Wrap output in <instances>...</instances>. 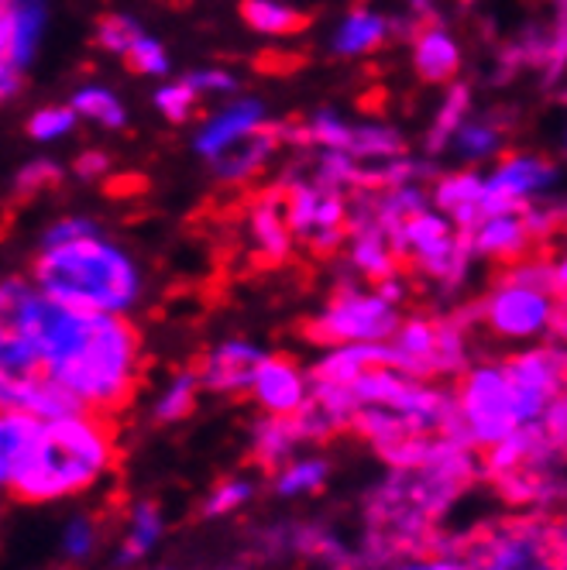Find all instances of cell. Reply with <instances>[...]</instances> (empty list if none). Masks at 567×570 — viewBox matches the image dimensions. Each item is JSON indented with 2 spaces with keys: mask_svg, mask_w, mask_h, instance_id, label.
<instances>
[{
  "mask_svg": "<svg viewBox=\"0 0 567 570\" xmlns=\"http://www.w3.org/2000/svg\"><path fill=\"white\" fill-rule=\"evenodd\" d=\"M519 217H522L526 234L534 237V244L547 240V237L560 227V207L554 210V203H544V196H540V199H534V203H526Z\"/></svg>",
  "mask_w": 567,
  "mask_h": 570,
  "instance_id": "b9f144b4",
  "label": "cell"
},
{
  "mask_svg": "<svg viewBox=\"0 0 567 570\" xmlns=\"http://www.w3.org/2000/svg\"><path fill=\"white\" fill-rule=\"evenodd\" d=\"M567 402H557L544 420L519 426L489 451H481L478 478L492 492L526 515H554L564 495V440Z\"/></svg>",
  "mask_w": 567,
  "mask_h": 570,
  "instance_id": "5b68a950",
  "label": "cell"
},
{
  "mask_svg": "<svg viewBox=\"0 0 567 570\" xmlns=\"http://www.w3.org/2000/svg\"><path fill=\"white\" fill-rule=\"evenodd\" d=\"M468 237V248L475 258H489L499 265H516L534 252V237L526 234L519 214H496L481 217Z\"/></svg>",
  "mask_w": 567,
  "mask_h": 570,
  "instance_id": "5bb4252c",
  "label": "cell"
},
{
  "mask_svg": "<svg viewBox=\"0 0 567 570\" xmlns=\"http://www.w3.org/2000/svg\"><path fill=\"white\" fill-rule=\"evenodd\" d=\"M186 83L196 94H234L237 90V79L227 69H196L186 76Z\"/></svg>",
  "mask_w": 567,
  "mask_h": 570,
  "instance_id": "ee69618b",
  "label": "cell"
},
{
  "mask_svg": "<svg viewBox=\"0 0 567 570\" xmlns=\"http://www.w3.org/2000/svg\"><path fill=\"white\" fill-rule=\"evenodd\" d=\"M199 395H204V385L196 379V368H179L155 389L148 402V416L158 426H176L196 413Z\"/></svg>",
  "mask_w": 567,
  "mask_h": 570,
  "instance_id": "cb8c5ba5",
  "label": "cell"
},
{
  "mask_svg": "<svg viewBox=\"0 0 567 570\" xmlns=\"http://www.w3.org/2000/svg\"><path fill=\"white\" fill-rule=\"evenodd\" d=\"M354 173H358V158L351 151H331L323 148L316 166H313V186L328 189V193H348L354 189Z\"/></svg>",
  "mask_w": 567,
  "mask_h": 570,
  "instance_id": "836d02e7",
  "label": "cell"
},
{
  "mask_svg": "<svg viewBox=\"0 0 567 570\" xmlns=\"http://www.w3.org/2000/svg\"><path fill=\"white\" fill-rule=\"evenodd\" d=\"M97 220L90 217H62L56 220L46 234H42V248H52V244H66V240H76V237H87V234H97Z\"/></svg>",
  "mask_w": 567,
  "mask_h": 570,
  "instance_id": "7bdbcfd3",
  "label": "cell"
},
{
  "mask_svg": "<svg viewBox=\"0 0 567 570\" xmlns=\"http://www.w3.org/2000/svg\"><path fill=\"white\" fill-rule=\"evenodd\" d=\"M265 125V104L255 97H241L231 100L224 110H217L204 128L196 135V151L207 161H214L221 151H227L231 145H237L241 138H248L252 131H258Z\"/></svg>",
  "mask_w": 567,
  "mask_h": 570,
  "instance_id": "9a60e30c",
  "label": "cell"
},
{
  "mask_svg": "<svg viewBox=\"0 0 567 570\" xmlns=\"http://www.w3.org/2000/svg\"><path fill=\"white\" fill-rule=\"evenodd\" d=\"M125 62H128V69L138 72V76H151V79L169 76V52H166V46H162L158 38H151V35H141V38H138V42L125 52Z\"/></svg>",
  "mask_w": 567,
  "mask_h": 570,
  "instance_id": "ab89813d",
  "label": "cell"
},
{
  "mask_svg": "<svg viewBox=\"0 0 567 570\" xmlns=\"http://www.w3.org/2000/svg\"><path fill=\"white\" fill-rule=\"evenodd\" d=\"M21 83H25V72H18L8 62H0V104H8L11 97H18Z\"/></svg>",
  "mask_w": 567,
  "mask_h": 570,
  "instance_id": "bcb514c9",
  "label": "cell"
},
{
  "mask_svg": "<svg viewBox=\"0 0 567 570\" xmlns=\"http://www.w3.org/2000/svg\"><path fill=\"white\" fill-rule=\"evenodd\" d=\"M35 299H38V289L31 285V278L14 275L0 282V334H21Z\"/></svg>",
  "mask_w": 567,
  "mask_h": 570,
  "instance_id": "4dcf8cb0",
  "label": "cell"
},
{
  "mask_svg": "<svg viewBox=\"0 0 567 570\" xmlns=\"http://www.w3.org/2000/svg\"><path fill=\"white\" fill-rule=\"evenodd\" d=\"M385 351L399 372L423 382H454L471 357L468 316H430V313H402L395 334L385 341Z\"/></svg>",
  "mask_w": 567,
  "mask_h": 570,
  "instance_id": "52a82bcc",
  "label": "cell"
},
{
  "mask_svg": "<svg viewBox=\"0 0 567 570\" xmlns=\"http://www.w3.org/2000/svg\"><path fill=\"white\" fill-rule=\"evenodd\" d=\"M117 426L110 416L72 410L56 420H42L35 451L11 488V495L28 505L76 502L117 471Z\"/></svg>",
  "mask_w": 567,
  "mask_h": 570,
  "instance_id": "3957f363",
  "label": "cell"
},
{
  "mask_svg": "<svg viewBox=\"0 0 567 570\" xmlns=\"http://www.w3.org/2000/svg\"><path fill=\"white\" fill-rule=\"evenodd\" d=\"M358 161H385L402 155V135L389 125H358L348 148Z\"/></svg>",
  "mask_w": 567,
  "mask_h": 570,
  "instance_id": "d6a6232c",
  "label": "cell"
},
{
  "mask_svg": "<svg viewBox=\"0 0 567 570\" xmlns=\"http://www.w3.org/2000/svg\"><path fill=\"white\" fill-rule=\"evenodd\" d=\"M31 285L59 306L104 316H131L145 296L141 265L104 230L38 252Z\"/></svg>",
  "mask_w": 567,
  "mask_h": 570,
  "instance_id": "277c9868",
  "label": "cell"
},
{
  "mask_svg": "<svg viewBox=\"0 0 567 570\" xmlns=\"http://www.w3.org/2000/svg\"><path fill=\"white\" fill-rule=\"evenodd\" d=\"M389 31H392L389 18H382L379 11H369V8H354L334 35V52L338 56H369L385 42Z\"/></svg>",
  "mask_w": 567,
  "mask_h": 570,
  "instance_id": "484cf974",
  "label": "cell"
},
{
  "mask_svg": "<svg viewBox=\"0 0 567 570\" xmlns=\"http://www.w3.org/2000/svg\"><path fill=\"white\" fill-rule=\"evenodd\" d=\"M241 18L248 21L252 31L268 35V38L296 35L306 24V18L296 8L282 4V0H241Z\"/></svg>",
  "mask_w": 567,
  "mask_h": 570,
  "instance_id": "83f0119b",
  "label": "cell"
},
{
  "mask_svg": "<svg viewBox=\"0 0 567 570\" xmlns=\"http://www.w3.org/2000/svg\"><path fill=\"white\" fill-rule=\"evenodd\" d=\"M413 69L423 83H454L461 69L458 38L437 21L423 24L413 38Z\"/></svg>",
  "mask_w": 567,
  "mask_h": 570,
  "instance_id": "d6986e66",
  "label": "cell"
},
{
  "mask_svg": "<svg viewBox=\"0 0 567 570\" xmlns=\"http://www.w3.org/2000/svg\"><path fill=\"white\" fill-rule=\"evenodd\" d=\"M69 107L76 110V117H87L100 128H125L128 125V110L120 104V97L107 87H79L69 100Z\"/></svg>",
  "mask_w": 567,
  "mask_h": 570,
  "instance_id": "f1b7e54d",
  "label": "cell"
},
{
  "mask_svg": "<svg viewBox=\"0 0 567 570\" xmlns=\"http://www.w3.org/2000/svg\"><path fill=\"white\" fill-rule=\"evenodd\" d=\"M151 100H155V110H158L162 117L173 120V125H183V120L193 117L199 94L186 83V79H179V83H162V87L155 90Z\"/></svg>",
  "mask_w": 567,
  "mask_h": 570,
  "instance_id": "f35d334b",
  "label": "cell"
},
{
  "mask_svg": "<svg viewBox=\"0 0 567 570\" xmlns=\"http://www.w3.org/2000/svg\"><path fill=\"white\" fill-rule=\"evenodd\" d=\"M306 443H310V436H306V426L300 423V416H286V420L262 416L252 433V454L258 464L278 468L286 458L303 451Z\"/></svg>",
  "mask_w": 567,
  "mask_h": 570,
  "instance_id": "d4e9b609",
  "label": "cell"
},
{
  "mask_svg": "<svg viewBox=\"0 0 567 570\" xmlns=\"http://www.w3.org/2000/svg\"><path fill=\"white\" fill-rule=\"evenodd\" d=\"M310 145H320V148H331V151H348L351 148V135H354V125H348V120L334 110H316L310 117Z\"/></svg>",
  "mask_w": 567,
  "mask_h": 570,
  "instance_id": "8d00e7d4",
  "label": "cell"
},
{
  "mask_svg": "<svg viewBox=\"0 0 567 570\" xmlns=\"http://www.w3.org/2000/svg\"><path fill=\"white\" fill-rule=\"evenodd\" d=\"M451 145L458 148V155L465 161H485L502 148V131L485 125V120H465L458 135L451 138Z\"/></svg>",
  "mask_w": 567,
  "mask_h": 570,
  "instance_id": "e575fe53",
  "label": "cell"
},
{
  "mask_svg": "<svg viewBox=\"0 0 567 570\" xmlns=\"http://www.w3.org/2000/svg\"><path fill=\"white\" fill-rule=\"evenodd\" d=\"M248 399L255 410L272 420L300 416L310 402V372L306 364L296 361L293 354H262L252 382H248Z\"/></svg>",
  "mask_w": 567,
  "mask_h": 570,
  "instance_id": "7c38bea8",
  "label": "cell"
},
{
  "mask_svg": "<svg viewBox=\"0 0 567 570\" xmlns=\"http://www.w3.org/2000/svg\"><path fill=\"white\" fill-rule=\"evenodd\" d=\"M481 179L485 176H478L471 169H458V173H448V176H437L433 189L427 193L430 207L448 217L458 234H471L475 224L481 220V210H478Z\"/></svg>",
  "mask_w": 567,
  "mask_h": 570,
  "instance_id": "ac0fdd59",
  "label": "cell"
},
{
  "mask_svg": "<svg viewBox=\"0 0 567 570\" xmlns=\"http://www.w3.org/2000/svg\"><path fill=\"white\" fill-rule=\"evenodd\" d=\"M554 4H557V11L564 14V0H554Z\"/></svg>",
  "mask_w": 567,
  "mask_h": 570,
  "instance_id": "c3c4849f",
  "label": "cell"
},
{
  "mask_svg": "<svg viewBox=\"0 0 567 570\" xmlns=\"http://www.w3.org/2000/svg\"><path fill=\"white\" fill-rule=\"evenodd\" d=\"M162 537H166V512H162L155 502H138L128 512L125 529H120L117 563L120 567H138V563H145L162 547Z\"/></svg>",
  "mask_w": 567,
  "mask_h": 570,
  "instance_id": "7402d4cb",
  "label": "cell"
},
{
  "mask_svg": "<svg viewBox=\"0 0 567 570\" xmlns=\"http://www.w3.org/2000/svg\"><path fill=\"white\" fill-rule=\"evenodd\" d=\"M248 237H252V252L268 262L278 265L293 255V230L286 224V207H282V186L262 193L252 203V214H248Z\"/></svg>",
  "mask_w": 567,
  "mask_h": 570,
  "instance_id": "2e32d148",
  "label": "cell"
},
{
  "mask_svg": "<svg viewBox=\"0 0 567 570\" xmlns=\"http://www.w3.org/2000/svg\"><path fill=\"white\" fill-rule=\"evenodd\" d=\"M100 547V525L94 515L87 512H76L62 522V533H59V550L69 563H87Z\"/></svg>",
  "mask_w": 567,
  "mask_h": 570,
  "instance_id": "1f68e13d",
  "label": "cell"
},
{
  "mask_svg": "<svg viewBox=\"0 0 567 570\" xmlns=\"http://www.w3.org/2000/svg\"><path fill=\"white\" fill-rule=\"evenodd\" d=\"M389 244H392L399 265L410 262L420 275L433 278L443 293L461 289L468 272H471L475 255L468 248V237L458 234L451 227V220L433 207L410 217L389 237Z\"/></svg>",
  "mask_w": 567,
  "mask_h": 570,
  "instance_id": "30bf717a",
  "label": "cell"
},
{
  "mask_svg": "<svg viewBox=\"0 0 567 570\" xmlns=\"http://www.w3.org/2000/svg\"><path fill=\"white\" fill-rule=\"evenodd\" d=\"M141 35H145V28H141L138 18H131V14H107L97 24V46L107 49L110 56H125Z\"/></svg>",
  "mask_w": 567,
  "mask_h": 570,
  "instance_id": "d590c367",
  "label": "cell"
},
{
  "mask_svg": "<svg viewBox=\"0 0 567 570\" xmlns=\"http://www.w3.org/2000/svg\"><path fill=\"white\" fill-rule=\"evenodd\" d=\"M331 461L323 454H313V451H296L293 458H286L278 468H272V488L278 499L286 502H303V499H313L320 495L323 488L331 481Z\"/></svg>",
  "mask_w": 567,
  "mask_h": 570,
  "instance_id": "ffe728a7",
  "label": "cell"
},
{
  "mask_svg": "<svg viewBox=\"0 0 567 570\" xmlns=\"http://www.w3.org/2000/svg\"><path fill=\"white\" fill-rule=\"evenodd\" d=\"M72 173H76L79 179H87V183L104 179V176L110 173V155L100 151V148H87L84 155H79V158L72 161Z\"/></svg>",
  "mask_w": 567,
  "mask_h": 570,
  "instance_id": "f6af8a7d",
  "label": "cell"
},
{
  "mask_svg": "<svg viewBox=\"0 0 567 570\" xmlns=\"http://www.w3.org/2000/svg\"><path fill=\"white\" fill-rule=\"evenodd\" d=\"M557 183V169L540 155H509L492 176L481 179L478 210L481 217L522 214L526 203L540 199Z\"/></svg>",
  "mask_w": 567,
  "mask_h": 570,
  "instance_id": "8fae6325",
  "label": "cell"
},
{
  "mask_svg": "<svg viewBox=\"0 0 567 570\" xmlns=\"http://www.w3.org/2000/svg\"><path fill=\"white\" fill-rule=\"evenodd\" d=\"M79 125L76 110L66 104V107H42L35 110L31 120H28V135L35 141H59V138H69Z\"/></svg>",
  "mask_w": 567,
  "mask_h": 570,
  "instance_id": "74e56055",
  "label": "cell"
},
{
  "mask_svg": "<svg viewBox=\"0 0 567 570\" xmlns=\"http://www.w3.org/2000/svg\"><path fill=\"white\" fill-rule=\"evenodd\" d=\"M468 110H471V90L465 83H451L448 94H443V104L433 117V125L423 138V151L427 155H440L443 148L451 145V138L458 135V128L468 120Z\"/></svg>",
  "mask_w": 567,
  "mask_h": 570,
  "instance_id": "4316f807",
  "label": "cell"
},
{
  "mask_svg": "<svg viewBox=\"0 0 567 570\" xmlns=\"http://www.w3.org/2000/svg\"><path fill=\"white\" fill-rule=\"evenodd\" d=\"M278 131H275V125H265L258 128V131H252L248 138H241L237 145H231L227 151H221L211 166H214V173L224 179V183H248L255 173H262V166L265 161L278 151Z\"/></svg>",
  "mask_w": 567,
  "mask_h": 570,
  "instance_id": "44dd1931",
  "label": "cell"
},
{
  "mask_svg": "<svg viewBox=\"0 0 567 570\" xmlns=\"http://www.w3.org/2000/svg\"><path fill=\"white\" fill-rule=\"evenodd\" d=\"M11 11V52L8 62L25 72L38 49H42V38L49 28V0H8Z\"/></svg>",
  "mask_w": 567,
  "mask_h": 570,
  "instance_id": "603a6c76",
  "label": "cell"
},
{
  "mask_svg": "<svg viewBox=\"0 0 567 570\" xmlns=\"http://www.w3.org/2000/svg\"><path fill=\"white\" fill-rule=\"evenodd\" d=\"M265 351L245 337H227L221 344H214L196 364V379L204 385V392L211 395H224V399H241L248 395V382L255 364Z\"/></svg>",
  "mask_w": 567,
  "mask_h": 570,
  "instance_id": "4fadbf2b",
  "label": "cell"
},
{
  "mask_svg": "<svg viewBox=\"0 0 567 570\" xmlns=\"http://www.w3.org/2000/svg\"><path fill=\"white\" fill-rule=\"evenodd\" d=\"M475 320L492 341L516 347L564 337V299L506 272L475 309Z\"/></svg>",
  "mask_w": 567,
  "mask_h": 570,
  "instance_id": "ba28073f",
  "label": "cell"
},
{
  "mask_svg": "<svg viewBox=\"0 0 567 570\" xmlns=\"http://www.w3.org/2000/svg\"><path fill=\"white\" fill-rule=\"evenodd\" d=\"M454 553L465 570H564V522L516 512L481 525Z\"/></svg>",
  "mask_w": 567,
  "mask_h": 570,
  "instance_id": "8992f818",
  "label": "cell"
},
{
  "mask_svg": "<svg viewBox=\"0 0 567 570\" xmlns=\"http://www.w3.org/2000/svg\"><path fill=\"white\" fill-rule=\"evenodd\" d=\"M402 320V309L382 299L372 285L354 278L341 282L306 323V341L323 347H348V344H385Z\"/></svg>",
  "mask_w": 567,
  "mask_h": 570,
  "instance_id": "9c48e42d",
  "label": "cell"
},
{
  "mask_svg": "<svg viewBox=\"0 0 567 570\" xmlns=\"http://www.w3.org/2000/svg\"><path fill=\"white\" fill-rule=\"evenodd\" d=\"M155 570H173V567H155Z\"/></svg>",
  "mask_w": 567,
  "mask_h": 570,
  "instance_id": "681fc988",
  "label": "cell"
},
{
  "mask_svg": "<svg viewBox=\"0 0 567 570\" xmlns=\"http://www.w3.org/2000/svg\"><path fill=\"white\" fill-rule=\"evenodd\" d=\"M21 334L42 372L76 410L117 416L141 385L145 347L128 316L79 313L38 293Z\"/></svg>",
  "mask_w": 567,
  "mask_h": 570,
  "instance_id": "6da1fadb",
  "label": "cell"
},
{
  "mask_svg": "<svg viewBox=\"0 0 567 570\" xmlns=\"http://www.w3.org/2000/svg\"><path fill=\"white\" fill-rule=\"evenodd\" d=\"M564 385L567 354L560 341L471 361L451 385L465 443L481 454L519 426L544 420V413H550L557 402H567Z\"/></svg>",
  "mask_w": 567,
  "mask_h": 570,
  "instance_id": "7a4b0ae2",
  "label": "cell"
},
{
  "mask_svg": "<svg viewBox=\"0 0 567 570\" xmlns=\"http://www.w3.org/2000/svg\"><path fill=\"white\" fill-rule=\"evenodd\" d=\"M413 8L423 14V11H430V8H433V0H413Z\"/></svg>",
  "mask_w": 567,
  "mask_h": 570,
  "instance_id": "7dc6e473",
  "label": "cell"
},
{
  "mask_svg": "<svg viewBox=\"0 0 567 570\" xmlns=\"http://www.w3.org/2000/svg\"><path fill=\"white\" fill-rule=\"evenodd\" d=\"M38 430H42V420L14 410V405H4L0 410V495H11V488L18 484L31 451Z\"/></svg>",
  "mask_w": 567,
  "mask_h": 570,
  "instance_id": "e0dca14e",
  "label": "cell"
},
{
  "mask_svg": "<svg viewBox=\"0 0 567 570\" xmlns=\"http://www.w3.org/2000/svg\"><path fill=\"white\" fill-rule=\"evenodd\" d=\"M62 176L66 173H62L59 161H52V158H35V161H28V166L14 176V189L21 196H31V193H42L49 186H59Z\"/></svg>",
  "mask_w": 567,
  "mask_h": 570,
  "instance_id": "60d3db41",
  "label": "cell"
},
{
  "mask_svg": "<svg viewBox=\"0 0 567 570\" xmlns=\"http://www.w3.org/2000/svg\"><path fill=\"white\" fill-rule=\"evenodd\" d=\"M255 492H258V484L252 478H245V474L221 478L204 499V515L207 519H227V515L245 509L255 499Z\"/></svg>",
  "mask_w": 567,
  "mask_h": 570,
  "instance_id": "f546056e",
  "label": "cell"
}]
</instances>
